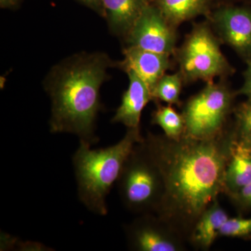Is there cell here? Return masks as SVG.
Wrapping results in <instances>:
<instances>
[{
  "label": "cell",
  "mask_w": 251,
  "mask_h": 251,
  "mask_svg": "<svg viewBox=\"0 0 251 251\" xmlns=\"http://www.w3.org/2000/svg\"><path fill=\"white\" fill-rule=\"evenodd\" d=\"M237 139L228 128L211 139L172 140L149 133V150L163 176L164 193L156 214L188 242L200 216L224 193L225 173Z\"/></svg>",
  "instance_id": "6da1fadb"
},
{
  "label": "cell",
  "mask_w": 251,
  "mask_h": 251,
  "mask_svg": "<svg viewBox=\"0 0 251 251\" xmlns=\"http://www.w3.org/2000/svg\"><path fill=\"white\" fill-rule=\"evenodd\" d=\"M103 52L74 54L54 66L44 87L51 100L50 128L53 133L77 135L91 146L99 141L96 121L101 110L100 89L115 67Z\"/></svg>",
  "instance_id": "7a4b0ae2"
},
{
  "label": "cell",
  "mask_w": 251,
  "mask_h": 251,
  "mask_svg": "<svg viewBox=\"0 0 251 251\" xmlns=\"http://www.w3.org/2000/svg\"><path fill=\"white\" fill-rule=\"evenodd\" d=\"M143 138L140 128H128L119 143L108 148L92 150L90 145L80 142L73 164L77 195L87 209L97 215H107L106 198L117 183L127 158Z\"/></svg>",
  "instance_id": "3957f363"
},
{
  "label": "cell",
  "mask_w": 251,
  "mask_h": 251,
  "mask_svg": "<svg viewBox=\"0 0 251 251\" xmlns=\"http://www.w3.org/2000/svg\"><path fill=\"white\" fill-rule=\"evenodd\" d=\"M124 205L135 214L154 213L161 204L164 184L161 172L145 138L135 145L117 181Z\"/></svg>",
  "instance_id": "277c9868"
},
{
  "label": "cell",
  "mask_w": 251,
  "mask_h": 251,
  "mask_svg": "<svg viewBox=\"0 0 251 251\" xmlns=\"http://www.w3.org/2000/svg\"><path fill=\"white\" fill-rule=\"evenodd\" d=\"M234 94L225 84L206 82L201 92L188 99L183 110L185 136L196 139L216 138L227 129Z\"/></svg>",
  "instance_id": "5b68a950"
},
{
  "label": "cell",
  "mask_w": 251,
  "mask_h": 251,
  "mask_svg": "<svg viewBox=\"0 0 251 251\" xmlns=\"http://www.w3.org/2000/svg\"><path fill=\"white\" fill-rule=\"evenodd\" d=\"M180 74L186 82L213 81L232 73L219 40L206 24L193 28L178 52Z\"/></svg>",
  "instance_id": "8992f818"
},
{
  "label": "cell",
  "mask_w": 251,
  "mask_h": 251,
  "mask_svg": "<svg viewBox=\"0 0 251 251\" xmlns=\"http://www.w3.org/2000/svg\"><path fill=\"white\" fill-rule=\"evenodd\" d=\"M127 243L135 251H183L186 240L154 213L140 214L125 226Z\"/></svg>",
  "instance_id": "52a82bcc"
},
{
  "label": "cell",
  "mask_w": 251,
  "mask_h": 251,
  "mask_svg": "<svg viewBox=\"0 0 251 251\" xmlns=\"http://www.w3.org/2000/svg\"><path fill=\"white\" fill-rule=\"evenodd\" d=\"M126 37L129 46L170 55L175 50V27L151 1L145 6Z\"/></svg>",
  "instance_id": "ba28073f"
},
{
  "label": "cell",
  "mask_w": 251,
  "mask_h": 251,
  "mask_svg": "<svg viewBox=\"0 0 251 251\" xmlns=\"http://www.w3.org/2000/svg\"><path fill=\"white\" fill-rule=\"evenodd\" d=\"M216 32L246 62H251V9L222 6L211 14Z\"/></svg>",
  "instance_id": "9c48e42d"
},
{
  "label": "cell",
  "mask_w": 251,
  "mask_h": 251,
  "mask_svg": "<svg viewBox=\"0 0 251 251\" xmlns=\"http://www.w3.org/2000/svg\"><path fill=\"white\" fill-rule=\"evenodd\" d=\"M125 58L117 63L126 72L132 71L152 91L157 82L171 68L170 54L129 46L124 50Z\"/></svg>",
  "instance_id": "30bf717a"
},
{
  "label": "cell",
  "mask_w": 251,
  "mask_h": 251,
  "mask_svg": "<svg viewBox=\"0 0 251 251\" xmlns=\"http://www.w3.org/2000/svg\"><path fill=\"white\" fill-rule=\"evenodd\" d=\"M129 84L122 96L121 105L117 108L113 123H121L128 128H140L142 112L147 104L153 100L148 85L134 72L127 71Z\"/></svg>",
  "instance_id": "8fae6325"
},
{
  "label": "cell",
  "mask_w": 251,
  "mask_h": 251,
  "mask_svg": "<svg viewBox=\"0 0 251 251\" xmlns=\"http://www.w3.org/2000/svg\"><path fill=\"white\" fill-rule=\"evenodd\" d=\"M251 183V145L234 141L225 173L224 191L230 196Z\"/></svg>",
  "instance_id": "7c38bea8"
},
{
  "label": "cell",
  "mask_w": 251,
  "mask_h": 251,
  "mask_svg": "<svg viewBox=\"0 0 251 251\" xmlns=\"http://www.w3.org/2000/svg\"><path fill=\"white\" fill-rule=\"evenodd\" d=\"M149 0H103L104 18L115 35L126 36Z\"/></svg>",
  "instance_id": "4fadbf2b"
},
{
  "label": "cell",
  "mask_w": 251,
  "mask_h": 251,
  "mask_svg": "<svg viewBox=\"0 0 251 251\" xmlns=\"http://www.w3.org/2000/svg\"><path fill=\"white\" fill-rule=\"evenodd\" d=\"M228 219L227 213L216 200L200 216L193 227L188 243H191L196 249L209 250L216 238L219 237L220 229Z\"/></svg>",
  "instance_id": "5bb4252c"
},
{
  "label": "cell",
  "mask_w": 251,
  "mask_h": 251,
  "mask_svg": "<svg viewBox=\"0 0 251 251\" xmlns=\"http://www.w3.org/2000/svg\"><path fill=\"white\" fill-rule=\"evenodd\" d=\"M211 0H153L167 21L176 27L181 23L209 14Z\"/></svg>",
  "instance_id": "9a60e30c"
},
{
  "label": "cell",
  "mask_w": 251,
  "mask_h": 251,
  "mask_svg": "<svg viewBox=\"0 0 251 251\" xmlns=\"http://www.w3.org/2000/svg\"><path fill=\"white\" fill-rule=\"evenodd\" d=\"M151 124L161 127L165 135L178 140L184 134L185 122L182 114L178 113L171 105H158L151 116Z\"/></svg>",
  "instance_id": "2e32d148"
},
{
  "label": "cell",
  "mask_w": 251,
  "mask_h": 251,
  "mask_svg": "<svg viewBox=\"0 0 251 251\" xmlns=\"http://www.w3.org/2000/svg\"><path fill=\"white\" fill-rule=\"evenodd\" d=\"M183 81L179 72L165 74L151 91L153 99L166 102L168 105H179Z\"/></svg>",
  "instance_id": "e0dca14e"
},
{
  "label": "cell",
  "mask_w": 251,
  "mask_h": 251,
  "mask_svg": "<svg viewBox=\"0 0 251 251\" xmlns=\"http://www.w3.org/2000/svg\"><path fill=\"white\" fill-rule=\"evenodd\" d=\"M234 128L238 140L251 145V99L239 104L233 110Z\"/></svg>",
  "instance_id": "ac0fdd59"
},
{
  "label": "cell",
  "mask_w": 251,
  "mask_h": 251,
  "mask_svg": "<svg viewBox=\"0 0 251 251\" xmlns=\"http://www.w3.org/2000/svg\"><path fill=\"white\" fill-rule=\"evenodd\" d=\"M219 236L236 238L251 237V218H233L227 219L220 229Z\"/></svg>",
  "instance_id": "d6986e66"
},
{
  "label": "cell",
  "mask_w": 251,
  "mask_h": 251,
  "mask_svg": "<svg viewBox=\"0 0 251 251\" xmlns=\"http://www.w3.org/2000/svg\"><path fill=\"white\" fill-rule=\"evenodd\" d=\"M229 198L242 207H251V183L247 185Z\"/></svg>",
  "instance_id": "ffe728a7"
},
{
  "label": "cell",
  "mask_w": 251,
  "mask_h": 251,
  "mask_svg": "<svg viewBox=\"0 0 251 251\" xmlns=\"http://www.w3.org/2000/svg\"><path fill=\"white\" fill-rule=\"evenodd\" d=\"M247 64V68L244 74V84L236 94H242L251 99V62Z\"/></svg>",
  "instance_id": "44dd1931"
},
{
  "label": "cell",
  "mask_w": 251,
  "mask_h": 251,
  "mask_svg": "<svg viewBox=\"0 0 251 251\" xmlns=\"http://www.w3.org/2000/svg\"><path fill=\"white\" fill-rule=\"evenodd\" d=\"M104 18L103 0H77Z\"/></svg>",
  "instance_id": "7402d4cb"
},
{
  "label": "cell",
  "mask_w": 251,
  "mask_h": 251,
  "mask_svg": "<svg viewBox=\"0 0 251 251\" xmlns=\"http://www.w3.org/2000/svg\"><path fill=\"white\" fill-rule=\"evenodd\" d=\"M21 1V0H0V6L2 9H14Z\"/></svg>",
  "instance_id": "603a6c76"
}]
</instances>
